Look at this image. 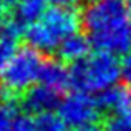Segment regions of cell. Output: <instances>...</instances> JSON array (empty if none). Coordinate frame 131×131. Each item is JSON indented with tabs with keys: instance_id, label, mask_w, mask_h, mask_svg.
I'll list each match as a JSON object with an SVG mask.
<instances>
[{
	"instance_id": "6da1fadb",
	"label": "cell",
	"mask_w": 131,
	"mask_h": 131,
	"mask_svg": "<svg viewBox=\"0 0 131 131\" xmlns=\"http://www.w3.org/2000/svg\"><path fill=\"white\" fill-rule=\"evenodd\" d=\"M86 37L95 48L123 53L131 45V15L125 0H95L81 17Z\"/></svg>"
},
{
	"instance_id": "7a4b0ae2",
	"label": "cell",
	"mask_w": 131,
	"mask_h": 131,
	"mask_svg": "<svg viewBox=\"0 0 131 131\" xmlns=\"http://www.w3.org/2000/svg\"><path fill=\"white\" fill-rule=\"evenodd\" d=\"M81 17L73 7H58L51 5L43 12V15L35 23L25 30V38L30 47L40 53L58 51L60 45L68 37L78 33L81 25Z\"/></svg>"
},
{
	"instance_id": "3957f363",
	"label": "cell",
	"mask_w": 131,
	"mask_h": 131,
	"mask_svg": "<svg viewBox=\"0 0 131 131\" xmlns=\"http://www.w3.org/2000/svg\"><path fill=\"white\" fill-rule=\"evenodd\" d=\"M70 71L71 86L75 90L90 95H100L116 86L121 78V63L116 55L98 50L78 63H73Z\"/></svg>"
},
{
	"instance_id": "277c9868",
	"label": "cell",
	"mask_w": 131,
	"mask_h": 131,
	"mask_svg": "<svg viewBox=\"0 0 131 131\" xmlns=\"http://www.w3.org/2000/svg\"><path fill=\"white\" fill-rule=\"evenodd\" d=\"M43 58L33 47L17 48L0 80V100L12 101L20 93L28 91L40 81Z\"/></svg>"
},
{
	"instance_id": "5b68a950",
	"label": "cell",
	"mask_w": 131,
	"mask_h": 131,
	"mask_svg": "<svg viewBox=\"0 0 131 131\" xmlns=\"http://www.w3.org/2000/svg\"><path fill=\"white\" fill-rule=\"evenodd\" d=\"M98 98L85 91L75 90L68 96H65L58 105V116L67 123L68 126H81L86 123H95L100 115Z\"/></svg>"
},
{
	"instance_id": "8992f818",
	"label": "cell",
	"mask_w": 131,
	"mask_h": 131,
	"mask_svg": "<svg viewBox=\"0 0 131 131\" xmlns=\"http://www.w3.org/2000/svg\"><path fill=\"white\" fill-rule=\"evenodd\" d=\"M45 0H18L13 8V17L5 27V32L13 35L17 38L18 35H23L25 30L32 23H35L43 15Z\"/></svg>"
},
{
	"instance_id": "52a82bcc",
	"label": "cell",
	"mask_w": 131,
	"mask_h": 131,
	"mask_svg": "<svg viewBox=\"0 0 131 131\" xmlns=\"http://www.w3.org/2000/svg\"><path fill=\"white\" fill-rule=\"evenodd\" d=\"M58 105H60V93L42 83L30 88L23 96V106L32 115L42 116L51 113V110L58 108Z\"/></svg>"
},
{
	"instance_id": "ba28073f",
	"label": "cell",
	"mask_w": 131,
	"mask_h": 131,
	"mask_svg": "<svg viewBox=\"0 0 131 131\" xmlns=\"http://www.w3.org/2000/svg\"><path fill=\"white\" fill-rule=\"evenodd\" d=\"M101 110L113 113V116H131V90L129 86H113L98 95Z\"/></svg>"
},
{
	"instance_id": "9c48e42d",
	"label": "cell",
	"mask_w": 131,
	"mask_h": 131,
	"mask_svg": "<svg viewBox=\"0 0 131 131\" xmlns=\"http://www.w3.org/2000/svg\"><path fill=\"white\" fill-rule=\"evenodd\" d=\"M38 83L61 93L71 85V71L60 60H45Z\"/></svg>"
},
{
	"instance_id": "30bf717a",
	"label": "cell",
	"mask_w": 131,
	"mask_h": 131,
	"mask_svg": "<svg viewBox=\"0 0 131 131\" xmlns=\"http://www.w3.org/2000/svg\"><path fill=\"white\" fill-rule=\"evenodd\" d=\"M90 48H91V42L88 37L81 35V33H75L60 45L58 53H60V58L63 61L78 63L90 55Z\"/></svg>"
},
{
	"instance_id": "8fae6325",
	"label": "cell",
	"mask_w": 131,
	"mask_h": 131,
	"mask_svg": "<svg viewBox=\"0 0 131 131\" xmlns=\"http://www.w3.org/2000/svg\"><path fill=\"white\" fill-rule=\"evenodd\" d=\"M15 37L10 35L8 32H3L0 35V80L3 77V71H5L8 61L12 60L13 53L17 51L15 48Z\"/></svg>"
},
{
	"instance_id": "7c38bea8",
	"label": "cell",
	"mask_w": 131,
	"mask_h": 131,
	"mask_svg": "<svg viewBox=\"0 0 131 131\" xmlns=\"http://www.w3.org/2000/svg\"><path fill=\"white\" fill-rule=\"evenodd\" d=\"M67 123L57 115H42L35 119V131H68Z\"/></svg>"
},
{
	"instance_id": "4fadbf2b",
	"label": "cell",
	"mask_w": 131,
	"mask_h": 131,
	"mask_svg": "<svg viewBox=\"0 0 131 131\" xmlns=\"http://www.w3.org/2000/svg\"><path fill=\"white\" fill-rule=\"evenodd\" d=\"M103 131H131V116H113L103 126Z\"/></svg>"
},
{
	"instance_id": "5bb4252c",
	"label": "cell",
	"mask_w": 131,
	"mask_h": 131,
	"mask_svg": "<svg viewBox=\"0 0 131 131\" xmlns=\"http://www.w3.org/2000/svg\"><path fill=\"white\" fill-rule=\"evenodd\" d=\"M7 131H35V121L28 115H17Z\"/></svg>"
},
{
	"instance_id": "9a60e30c",
	"label": "cell",
	"mask_w": 131,
	"mask_h": 131,
	"mask_svg": "<svg viewBox=\"0 0 131 131\" xmlns=\"http://www.w3.org/2000/svg\"><path fill=\"white\" fill-rule=\"evenodd\" d=\"M121 78L125 80L126 86L131 88V51L125 55L121 61Z\"/></svg>"
},
{
	"instance_id": "2e32d148",
	"label": "cell",
	"mask_w": 131,
	"mask_h": 131,
	"mask_svg": "<svg viewBox=\"0 0 131 131\" xmlns=\"http://www.w3.org/2000/svg\"><path fill=\"white\" fill-rule=\"evenodd\" d=\"M71 131H103V128H101V126H98L96 123H86V125L71 128Z\"/></svg>"
},
{
	"instance_id": "e0dca14e",
	"label": "cell",
	"mask_w": 131,
	"mask_h": 131,
	"mask_svg": "<svg viewBox=\"0 0 131 131\" xmlns=\"http://www.w3.org/2000/svg\"><path fill=\"white\" fill-rule=\"evenodd\" d=\"M45 2L51 3V5H58V7H73L78 0H45Z\"/></svg>"
},
{
	"instance_id": "ac0fdd59",
	"label": "cell",
	"mask_w": 131,
	"mask_h": 131,
	"mask_svg": "<svg viewBox=\"0 0 131 131\" xmlns=\"http://www.w3.org/2000/svg\"><path fill=\"white\" fill-rule=\"evenodd\" d=\"M7 27V18H5V10H3V5H0V35L5 32Z\"/></svg>"
},
{
	"instance_id": "d6986e66",
	"label": "cell",
	"mask_w": 131,
	"mask_h": 131,
	"mask_svg": "<svg viewBox=\"0 0 131 131\" xmlns=\"http://www.w3.org/2000/svg\"><path fill=\"white\" fill-rule=\"evenodd\" d=\"M18 0H0V5L3 7H10V5H15Z\"/></svg>"
},
{
	"instance_id": "ffe728a7",
	"label": "cell",
	"mask_w": 131,
	"mask_h": 131,
	"mask_svg": "<svg viewBox=\"0 0 131 131\" xmlns=\"http://www.w3.org/2000/svg\"><path fill=\"white\" fill-rule=\"evenodd\" d=\"M125 3H126V8H128V12L131 15V0H125Z\"/></svg>"
},
{
	"instance_id": "44dd1931",
	"label": "cell",
	"mask_w": 131,
	"mask_h": 131,
	"mask_svg": "<svg viewBox=\"0 0 131 131\" xmlns=\"http://www.w3.org/2000/svg\"><path fill=\"white\" fill-rule=\"evenodd\" d=\"M88 2H95V0H88Z\"/></svg>"
}]
</instances>
